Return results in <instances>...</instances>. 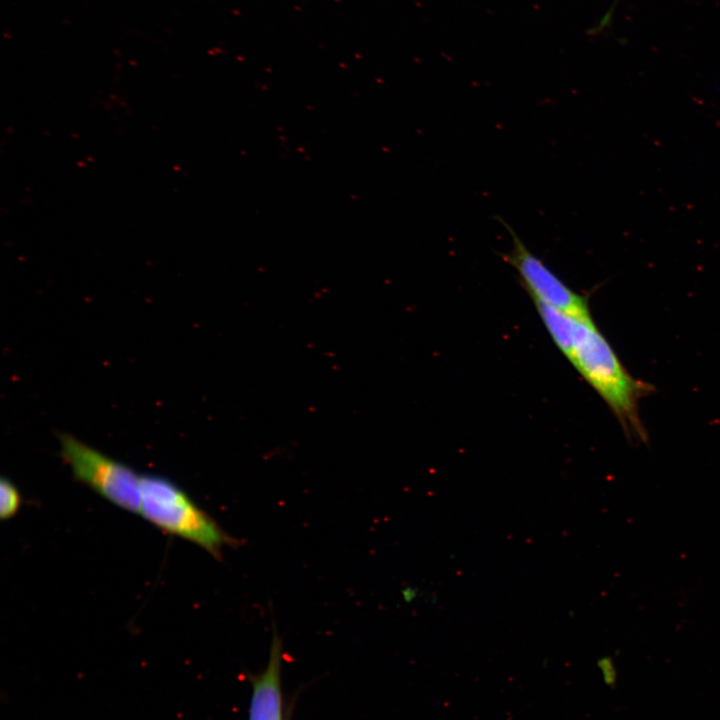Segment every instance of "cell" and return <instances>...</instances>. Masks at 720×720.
<instances>
[{
  "mask_svg": "<svg viewBox=\"0 0 720 720\" xmlns=\"http://www.w3.org/2000/svg\"><path fill=\"white\" fill-rule=\"evenodd\" d=\"M538 314L559 350L570 361L574 351L578 317L533 300Z\"/></svg>",
  "mask_w": 720,
  "mask_h": 720,
  "instance_id": "8992f818",
  "label": "cell"
},
{
  "mask_svg": "<svg viewBox=\"0 0 720 720\" xmlns=\"http://www.w3.org/2000/svg\"><path fill=\"white\" fill-rule=\"evenodd\" d=\"M61 455L75 479L110 503L133 513L141 510V476L73 436H59Z\"/></svg>",
  "mask_w": 720,
  "mask_h": 720,
  "instance_id": "3957f363",
  "label": "cell"
},
{
  "mask_svg": "<svg viewBox=\"0 0 720 720\" xmlns=\"http://www.w3.org/2000/svg\"><path fill=\"white\" fill-rule=\"evenodd\" d=\"M22 505L18 488L7 478L0 481V518L8 520L14 517Z\"/></svg>",
  "mask_w": 720,
  "mask_h": 720,
  "instance_id": "52a82bcc",
  "label": "cell"
},
{
  "mask_svg": "<svg viewBox=\"0 0 720 720\" xmlns=\"http://www.w3.org/2000/svg\"><path fill=\"white\" fill-rule=\"evenodd\" d=\"M140 514L162 531L200 546L215 558H221L223 547L237 544L184 490L162 476H141Z\"/></svg>",
  "mask_w": 720,
  "mask_h": 720,
  "instance_id": "7a4b0ae2",
  "label": "cell"
},
{
  "mask_svg": "<svg viewBox=\"0 0 720 720\" xmlns=\"http://www.w3.org/2000/svg\"><path fill=\"white\" fill-rule=\"evenodd\" d=\"M281 642L273 638L266 668L252 681L249 720H283Z\"/></svg>",
  "mask_w": 720,
  "mask_h": 720,
  "instance_id": "5b68a950",
  "label": "cell"
},
{
  "mask_svg": "<svg viewBox=\"0 0 720 720\" xmlns=\"http://www.w3.org/2000/svg\"><path fill=\"white\" fill-rule=\"evenodd\" d=\"M497 219L507 229L512 239L511 249L501 256L517 271L521 283L532 300L540 301L574 317H591L585 297L567 286L525 245L504 219L499 216Z\"/></svg>",
  "mask_w": 720,
  "mask_h": 720,
  "instance_id": "277c9868",
  "label": "cell"
},
{
  "mask_svg": "<svg viewBox=\"0 0 720 720\" xmlns=\"http://www.w3.org/2000/svg\"><path fill=\"white\" fill-rule=\"evenodd\" d=\"M570 362L606 402L626 435L646 442L639 402L651 386L627 371L591 317L577 321Z\"/></svg>",
  "mask_w": 720,
  "mask_h": 720,
  "instance_id": "6da1fadb",
  "label": "cell"
}]
</instances>
